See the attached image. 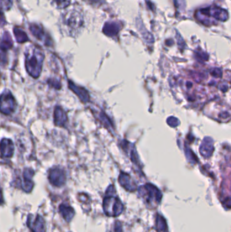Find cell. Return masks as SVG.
Listing matches in <instances>:
<instances>
[{"instance_id":"8fae6325","label":"cell","mask_w":231,"mask_h":232,"mask_svg":"<svg viewBox=\"0 0 231 232\" xmlns=\"http://www.w3.org/2000/svg\"><path fill=\"white\" fill-rule=\"evenodd\" d=\"M14 35L16 36V38H17V40L19 43L27 42L28 40V38H27L26 33L24 31H22V30L15 28L14 29Z\"/></svg>"},{"instance_id":"4fadbf2b","label":"cell","mask_w":231,"mask_h":232,"mask_svg":"<svg viewBox=\"0 0 231 232\" xmlns=\"http://www.w3.org/2000/svg\"><path fill=\"white\" fill-rule=\"evenodd\" d=\"M12 6V0H0V11L6 10Z\"/></svg>"},{"instance_id":"30bf717a","label":"cell","mask_w":231,"mask_h":232,"mask_svg":"<svg viewBox=\"0 0 231 232\" xmlns=\"http://www.w3.org/2000/svg\"><path fill=\"white\" fill-rule=\"evenodd\" d=\"M12 46V41L11 40L10 36L9 35V34L8 33H6L4 36L3 40H2V42L1 43V48L2 49L7 50L8 49H10Z\"/></svg>"},{"instance_id":"5b68a950","label":"cell","mask_w":231,"mask_h":232,"mask_svg":"<svg viewBox=\"0 0 231 232\" xmlns=\"http://www.w3.org/2000/svg\"><path fill=\"white\" fill-rule=\"evenodd\" d=\"M14 147L12 141L10 139H4L0 143V151L2 156L5 158H11L14 153Z\"/></svg>"},{"instance_id":"9a60e30c","label":"cell","mask_w":231,"mask_h":232,"mask_svg":"<svg viewBox=\"0 0 231 232\" xmlns=\"http://www.w3.org/2000/svg\"><path fill=\"white\" fill-rule=\"evenodd\" d=\"M54 1L58 8H65L70 3V0H54Z\"/></svg>"},{"instance_id":"7a4b0ae2","label":"cell","mask_w":231,"mask_h":232,"mask_svg":"<svg viewBox=\"0 0 231 232\" xmlns=\"http://www.w3.org/2000/svg\"><path fill=\"white\" fill-rule=\"evenodd\" d=\"M17 107L16 100L9 91H5L0 96V111L5 115H9L14 111Z\"/></svg>"},{"instance_id":"e0dca14e","label":"cell","mask_w":231,"mask_h":232,"mask_svg":"<svg viewBox=\"0 0 231 232\" xmlns=\"http://www.w3.org/2000/svg\"><path fill=\"white\" fill-rule=\"evenodd\" d=\"M1 200V189H0V202Z\"/></svg>"},{"instance_id":"7c38bea8","label":"cell","mask_w":231,"mask_h":232,"mask_svg":"<svg viewBox=\"0 0 231 232\" xmlns=\"http://www.w3.org/2000/svg\"><path fill=\"white\" fill-rule=\"evenodd\" d=\"M60 210L64 217L65 218V219L70 220L71 219L73 215V209L68 206H65L64 205H62L60 206Z\"/></svg>"},{"instance_id":"2e32d148","label":"cell","mask_w":231,"mask_h":232,"mask_svg":"<svg viewBox=\"0 0 231 232\" xmlns=\"http://www.w3.org/2000/svg\"><path fill=\"white\" fill-rule=\"evenodd\" d=\"M4 18L2 17V15L1 14V13H0V24L1 23V22H4Z\"/></svg>"},{"instance_id":"ba28073f","label":"cell","mask_w":231,"mask_h":232,"mask_svg":"<svg viewBox=\"0 0 231 232\" xmlns=\"http://www.w3.org/2000/svg\"><path fill=\"white\" fill-rule=\"evenodd\" d=\"M68 86H69V88H71V90H72L75 94H77V95L80 98V99L83 100V102L88 101L89 96H88V94L86 92V90L75 86V85L71 82H69Z\"/></svg>"},{"instance_id":"5bb4252c","label":"cell","mask_w":231,"mask_h":232,"mask_svg":"<svg viewBox=\"0 0 231 232\" xmlns=\"http://www.w3.org/2000/svg\"><path fill=\"white\" fill-rule=\"evenodd\" d=\"M7 63L6 50L0 47V65H5Z\"/></svg>"},{"instance_id":"8992f818","label":"cell","mask_w":231,"mask_h":232,"mask_svg":"<svg viewBox=\"0 0 231 232\" xmlns=\"http://www.w3.org/2000/svg\"><path fill=\"white\" fill-rule=\"evenodd\" d=\"M67 121V114L60 107H56L54 111V122L58 126H65Z\"/></svg>"},{"instance_id":"3957f363","label":"cell","mask_w":231,"mask_h":232,"mask_svg":"<svg viewBox=\"0 0 231 232\" xmlns=\"http://www.w3.org/2000/svg\"><path fill=\"white\" fill-rule=\"evenodd\" d=\"M104 208L107 215L110 216L119 215L123 210V205L116 197H110L105 198Z\"/></svg>"},{"instance_id":"6da1fadb","label":"cell","mask_w":231,"mask_h":232,"mask_svg":"<svg viewBox=\"0 0 231 232\" xmlns=\"http://www.w3.org/2000/svg\"><path fill=\"white\" fill-rule=\"evenodd\" d=\"M44 55L40 49L33 47L26 56V69L29 74L34 78H37L42 72Z\"/></svg>"},{"instance_id":"52a82bcc","label":"cell","mask_w":231,"mask_h":232,"mask_svg":"<svg viewBox=\"0 0 231 232\" xmlns=\"http://www.w3.org/2000/svg\"><path fill=\"white\" fill-rule=\"evenodd\" d=\"M33 171L31 169H25L23 173V183H22V187L23 189L29 192L31 191L33 186V183L32 182L31 178L33 176Z\"/></svg>"},{"instance_id":"9c48e42d","label":"cell","mask_w":231,"mask_h":232,"mask_svg":"<svg viewBox=\"0 0 231 232\" xmlns=\"http://www.w3.org/2000/svg\"><path fill=\"white\" fill-rule=\"evenodd\" d=\"M31 31L33 33V35L34 36H35L37 38L40 39V40H42L44 37V33H43V31L42 28L41 27H39L38 25H31V27H30Z\"/></svg>"},{"instance_id":"277c9868","label":"cell","mask_w":231,"mask_h":232,"mask_svg":"<svg viewBox=\"0 0 231 232\" xmlns=\"http://www.w3.org/2000/svg\"><path fill=\"white\" fill-rule=\"evenodd\" d=\"M49 180L52 185L60 187L65 182V172L59 168H54L50 171Z\"/></svg>"}]
</instances>
